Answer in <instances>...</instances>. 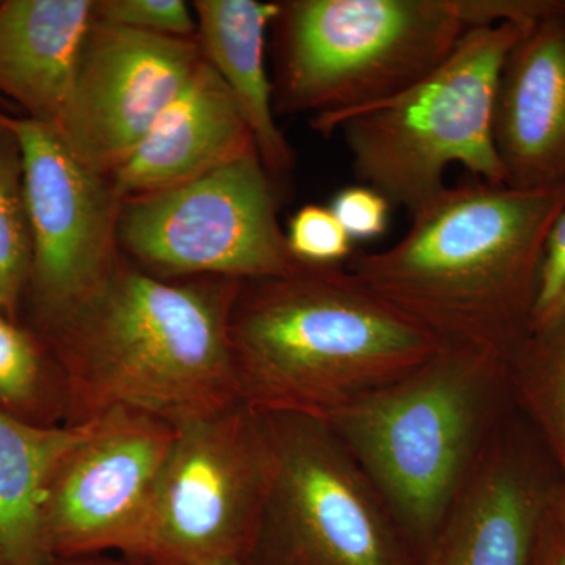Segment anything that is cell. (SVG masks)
<instances>
[{"mask_svg": "<svg viewBox=\"0 0 565 565\" xmlns=\"http://www.w3.org/2000/svg\"><path fill=\"white\" fill-rule=\"evenodd\" d=\"M533 565H565V516L559 504L546 505L537 537Z\"/></svg>", "mask_w": 565, "mask_h": 565, "instance_id": "cell-26", "label": "cell"}, {"mask_svg": "<svg viewBox=\"0 0 565 565\" xmlns=\"http://www.w3.org/2000/svg\"><path fill=\"white\" fill-rule=\"evenodd\" d=\"M20 143L32 259L21 322L33 332L73 310L120 264L121 200L109 174L82 162L52 125L0 114Z\"/></svg>", "mask_w": 565, "mask_h": 565, "instance_id": "cell-10", "label": "cell"}, {"mask_svg": "<svg viewBox=\"0 0 565 565\" xmlns=\"http://www.w3.org/2000/svg\"><path fill=\"white\" fill-rule=\"evenodd\" d=\"M32 259L24 161L17 137L0 125V311L21 321Z\"/></svg>", "mask_w": 565, "mask_h": 565, "instance_id": "cell-21", "label": "cell"}, {"mask_svg": "<svg viewBox=\"0 0 565 565\" xmlns=\"http://www.w3.org/2000/svg\"><path fill=\"white\" fill-rule=\"evenodd\" d=\"M241 403L326 422L446 348L345 266L243 281L230 316Z\"/></svg>", "mask_w": 565, "mask_h": 565, "instance_id": "cell-3", "label": "cell"}, {"mask_svg": "<svg viewBox=\"0 0 565 565\" xmlns=\"http://www.w3.org/2000/svg\"><path fill=\"white\" fill-rule=\"evenodd\" d=\"M530 28L505 22L470 29L429 76L337 118L326 134L341 129L360 182L411 214L444 191L452 163L479 180L508 184L494 145V107L505 58Z\"/></svg>", "mask_w": 565, "mask_h": 565, "instance_id": "cell-5", "label": "cell"}, {"mask_svg": "<svg viewBox=\"0 0 565 565\" xmlns=\"http://www.w3.org/2000/svg\"><path fill=\"white\" fill-rule=\"evenodd\" d=\"M174 429L143 525L125 556L147 565L255 559L273 482L266 416L237 404Z\"/></svg>", "mask_w": 565, "mask_h": 565, "instance_id": "cell-7", "label": "cell"}, {"mask_svg": "<svg viewBox=\"0 0 565 565\" xmlns=\"http://www.w3.org/2000/svg\"><path fill=\"white\" fill-rule=\"evenodd\" d=\"M68 386L54 353L25 323L0 311V411L33 426H65Z\"/></svg>", "mask_w": 565, "mask_h": 565, "instance_id": "cell-19", "label": "cell"}, {"mask_svg": "<svg viewBox=\"0 0 565 565\" xmlns=\"http://www.w3.org/2000/svg\"><path fill=\"white\" fill-rule=\"evenodd\" d=\"M286 243L296 262L311 266H341L353 256V241L321 204H307L292 215Z\"/></svg>", "mask_w": 565, "mask_h": 565, "instance_id": "cell-22", "label": "cell"}, {"mask_svg": "<svg viewBox=\"0 0 565 565\" xmlns=\"http://www.w3.org/2000/svg\"><path fill=\"white\" fill-rule=\"evenodd\" d=\"M253 147L232 93L204 58L191 84L110 180L122 202L195 180Z\"/></svg>", "mask_w": 565, "mask_h": 565, "instance_id": "cell-14", "label": "cell"}, {"mask_svg": "<svg viewBox=\"0 0 565 565\" xmlns=\"http://www.w3.org/2000/svg\"><path fill=\"white\" fill-rule=\"evenodd\" d=\"M280 3L275 111L313 114L323 134L429 76L468 32L457 0Z\"/></svg>", "mask_w": 565, "mask_h": 565, "instance_id": "cell-6", "label": "cell"}, {"mask_svg": "<svg viewBox=\"0 0 565 565\" xmlns=\"http://www.w3.org/2000/svg\"><path fill=\"white\" fill-rule=\"evenodd\" d=\"M565 318V207L546 234L533 308L530 332L545 329Z\"/></svg>", "mask_w": 565, "mask_h": 565, "instance_id": "cell-24", "label": "cell"}, {"mask_svg": "<svg viewBox=\"0 0 565 565\" xmlns=\"http://www.w3.org/2000/svg\"><path fill=\"white\" fill-rule=\"evenodd\" d=\"M203 62L196 36L154 35L95 20L54 128L82 162L110 177Z\"/></svg>", "mask_w": 565, "mask_h": 565, "instance_id": "cell-12", "label": "cell"}, {"mask_svg": "<svg viewBox=\"0 0 565 565\" xmlns=\"http://www.w3.org/2000/svg\"><path fill=\"white\" fill-rule=\"evenodd\" d=\"M95 0L0 2V102L57 126L68 103Z\"/></svg>", "mask_w": 565, "mask_h": 565, "instance_id": "cell-16", "label": "cell"}, {"mask_svg": "<svg viewBox=\"0 0 565 565\" xmlns=\"http://www.w3.org/2000/svg\"><path fill=\"white\" fill-rule=\"evenodd\" d=\"M264 416L274 468L256 555L266 550L274 565H414L388 505L329 424Z\"/></svg>", "mask_w": 565, "mask_h": 565, "instance_id": "cell-9", "label": "cell"}, {"mask_svg": "<svg viewBox=\"0 0 565 565\" xmlns=\"http://www.w3.org/2000/svg\"><path fill=\"white\" fill-rule=\"evenodd\" d=\"M243 280L161 278L125 259L36 333L61 364L76 426L126 411L178 424L243 404L230 316Z\"/></svg>", "mask_w": 565, "mask_h": 565, "instance_id": "cell-1", "label": "cell"}, {"mask_svg": "<svg viewBox=\"0 0 565 565\" xmlns=\"http://www.w3.org/2000/svg\"><path fill=\"white\" fill-rule=\"evenodd\" d=\"M177 429L136 412L92 419L52 475L43 511L50 557L131 550Z\"/></svg>", "mask_w": 565, "mask_h": 565, "instance_id": "cell-11", "label": "cell"}, {"mask_svg": "<svg viewBox=\"0 0 565 565\" xmlns=\"http://www.w3.org/2000/svg\"><path fill=\"white\" fill-rule=\"evenodd\" d=\"M546 505L526 468L489 441L419 565H533Z\"/></svg>", "mask_w": 565, "mask_h": 565, "instance_id": "cell-15", "label": "cell"}, {"mask_svg": "<svg viewBox=\"0 0 565 565\" xmlns=\"http://www.w3.org/2000/svg\"><path fill=\"white\" fill-rule=\"evenodd\" d=\"M508 362L446 348L404 377L327 418L370 478L407 541L429 546L489 435Z\"/></svg>", "mask_w": 565, "mask_h": 565, "instance_id": "cell-4", "label": "cell"}, {"mask_svg": "<svg viewBox=\"0 0 565 565\" xmlns=\"http://www.w3.org/2000/svg\"><path fill=\"white\" fill-rule=\"evenodd\" d=\"M557 504H559L561 511H563V514L565 516V497L561 498V500L557 501Z\"/></svg>", "mask_w": 565, "mask_h": 565, "instance_id": "cell-29", "label": "cell"}, {"mask_svg": "<svg viewBox=\"0 0 565 565\" xmlns=\"http://www.w3.org/2000/svg\"><path fill=\"white\" fill-rule=\"evenodd\" d=\"M95 20L154 35L191 39L196 20L182 0H95Z\"/></svg>", "mask_w": 565, "mask_h": 565, "instance_id": "cell-23", "label": "cell"}, {"mask_svg": "<svg viewBox=\"0 0 565 565\" xmlns=\"http://www.w3.org/2000/svg\"><path fill=\"white\" fill-rule=\"evenodd\" d=\"M329 207L352 241L375 239L388 228L392 203L370 185H349Z\"/></svg>", "mask_w": 565, "mask_h": 565, "instance_id": "cell-25", "label": "cell"}, {"mask_svg": "<svg viewBox=\"0 0 565 565\" xmlns=\"http://www.w3.org/2000/svg\"><path fill=\"white\" fill-rule=\"evenodd\" d=\"M564 207L565 184L446 185L412 212L399 243L353 253L345 267L448 348L478 349L509 362L530 333L545 237Z\"/></svg>", "mask_w": 565, "mask_h": 565, "instance_id": "cell-2", "label": "cell"}, {"mask_svg": "<svg viewBox=\"0 0 565 565\" xmlns=\"http://www.w3.org/2000/svg\"><path fill=\"white\" fill-rule=\"evenodd\" d=\"M43 565H147L141 561L126 556V559H111L102 555H84L71 557H51Z\"/></svg>", "mask_w": 565, "mask_h": 565, "instance_id": "cell-27", "label": "cell"}, {"mask_svg": "<svg viewBox=\"0 0 565 565\" xmlns=\"http://www.w3.org/2000/svg\"><path fill=\"white\" fill-rule=\"evenodd\" d=\"M221 565H259L256 563V559H248V561H236V563H226Z\"/></svg>", "mask_w": 565, "mask_h": 565, "instance_id": "cell-28", "label": "cell"}, {"mask_svg": "<svg viewBox=\"0 0 565 565\" xmlns=\"http://www.w3.org/2000/svg\"><path fill=\"white\" fill-rule=\"evenodd\" d=\"M508 377L544 427L565 471V318L527 333L509 359Z\"/></svg>", "mask_w": 565, "mask_h": 565, "instance_id": "cell-20", "label": "cell"}, {"mask_svg": "<svg viewBox=\"0 0 565 565\" xmlns=\"http://www.w3.org/2000/svg\"><path fill=\"white\" fill-rule=\"evenodd\" d=\"M278 196L253 147L195 180L122 200L118 247L161 278L285 275L300 263L278 222Z\"/></svg>", "mask_w": 565, "mask_h": 565, "instance_id": "cell-8", "label": "cell"}, {"mask_svg": "<svg viewBox=\"0 0 565 565\" xmlns=\"http://www.w3.org/2000/svg\"><path fill=\"white\" fill-rule=\"evenodd\" d=\"M494 145L508 184H565V9L531 25L505 58Z\"/></svg>", "mask_w": 565, "mask_h": 565, "instance_id": "cell-13", "label": "cell"}, {"mask_svg": "<svg viewBox=\"0 0 565 565\" xmlns=\"http://www.w3.org/2000/svg\"><path fill=\"white\" fill-rule=\"evenodd\" d=\"M280 2L196 0V39L225 82L250 131L259 158L275 182L288 177L294 152L275 120L274 84L266 68L267 32Z\"/></svg>", "mask_w": 565, "mask_h": 565, "instance_id": "cell-17", "label": "cell"}, {"mask_svg": "<svg viewBox=\"0 0 565 565\" xmlns=\"http://www.w3.org/2000/svg\"><path fill=\"white\" fill-rule=\"evenodd\" d=\"M90 429L40 427L0 411V565H43L47 559L43 511L52 475Z\"/></svg>", "mask_w": 565, "mask_h": 565, "instance_id": "cell-18", "label": "cell"}]
</instances>
